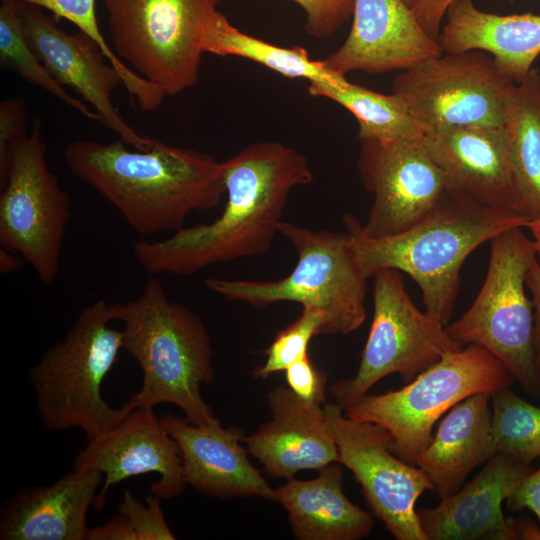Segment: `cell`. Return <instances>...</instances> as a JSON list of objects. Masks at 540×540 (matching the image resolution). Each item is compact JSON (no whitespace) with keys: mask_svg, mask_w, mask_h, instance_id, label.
Wrapping results in <instances>:
<instances>
[{"mask_svg":"<svg viewBox=\"0 0 540 540\" xmlns=\"http://www.w3.org/2000/svg\"><path fill=\"white\" fill-rule=\"evenodd\" d=\"M42 124L9 150L7 175L0 195V247L19 254L40 281L57 279L71 200L49 170Z\"/></svg>","mask_w":540,"mask_h":540,"instance_id":"10","label":"cell"},{"mask_svg":"<svg viewBox=\"0 0 540 540\" xmlns=\"http://www.w3.org/2000/svg\"><path fill=\"white\" fill-rule=\"evenodd\" d=\"M308 480L288 479L275 488L298 540H359L370 534L372 516L350 501L343 491L339 462L321 468Z\"/></svg>","mask_w":540,"mask_h":540,"instance_id":"25","label":"cell"},{"mask_svg":"<svg viewBox=\"0 0 540 540\" xmlns=\"http://www.w3.org/2000/svg\"><path fill=\"white\" fill-rule=\"evenodd\" d=\"M278 232L296 249L292 272L278 280L207 278L205 287L255 308L279 302L311 306L324 315L321 334H348L366 319L367 280L352 235L281 221Z\"/></svg>","mask_w":540,"mask_h":540,"instance_id":"5","label":"cell"},{"mask_svg":"<svg viewBox=\"0 0 540 540\" xmlns=\"http://www.w3.org/2000/svg\"><path fill=\"white\" fill-rule=\"evenodd\" d=\"M514 380L494 355L469 344L445 354L398 390L366 394L344 414L384 427L392 436L391 451L414 465L432 440L435 424L453 406L471 395L510 387Z\"/></svg>","mask_w":540,"mask_h":540,"instance_id":"7","label":"cell"},{"mask_svg":"<svg viewBox=\"0 0 540 540\" xmlns=\"http://www.w3.org/2000/svg\"><path fill=\"white\" fill-rule=\"evenodd\" d=\"M438 41L446 53H489L497 69L521 82L540 55V15H497L479 10L472 0H454L445 13Z\"/></svg>","mask_w":540,"mask_h":540,"instance_id":"23","label":"cell"},{"mask_svg":"<svg viewBox=\"0 0 540 540\" xmlns=\"http://www.w3.org/2000/svg\"><path fill=\"white\" fill-rule=\"evenodd\" d=\"M514 184L513 210L529 221L540 219V68L512 83L504 99Z\"/></svg>","mask_w":540,"mask_h":540,"instance_id":"26","label":"cell"},{"mask_svg":"<svg viewBox=\"0 0 540 540\" xmlns=\"http://www.w3.org/2000/svg\"><path fill=\"white\" fill-rule=\"evenodd\" d=\"M454 0H417L412 10L422 27L434 38L439 37L446 10Z\"/></svg>","mask_w":540,"mask_h":540,"instance_id":"38","label":"cell"},{"mask_svg":"<svg viewBox=\"0 0 540 540\" xmlns=\"http://www.w3.org/2000/svg\"><path fill=\"white\" fill-rule=\"evenodd\" d=\"M372 277L373 318L357 372L329 387L343 410L381 379L396 373L408 383L445 354L463 348L444 324L413 304L399 271L381 269Z\"/></svg>","mask_w":540,"mask_h":540,"instance_id":"11","label":"cell"},{"mask_svg":"<svg viewBox=\"0 0 540 540\" xmlns=\"http://www.w3.org/2000/svg\"><path fill=\"white\" fill-rule=\"evenodd\" d=\"M313 180L308 159L275 141L246 146L224 161L227 201L211 223L182 227L133 254L150 275L189 276L210 265L254 257L272 246L291 190Z\"/></svg>","mask_w":540,"mask_h":540,"instance_id":"1","label":"cell"},{"mask_svg":"<svg viewBox=\"0 0 540 540\" xmlns=\"http://www.w3.org/2000/svg\"><path fill=\"white\" fill-rule=\"evenodd\" d=\"M25 259L19 257L17 253L0 247V272L9 274L20 271L24 265Z\"/></svg>","mask_w":540,"mask_h":540,"instance_id":"42","label":"cell"},{"mask_svg":"<svg viewBox=\"0 0 540 540\" xmlns=\"http://www.w3.org/2000/svg\"><path fill=\"white\" fill-rule=\"evenodd\" d=\"M491 411L496 453L525 465L540 458V407L507 387L491 394Z\"/></svg>","mask_w":540,"mask_h":540,"instance_id":"30","label":"cell"},{"mask_svg":"<svg viewBox=\"0 0 540 540\" xmlns=\"http://www.w3.org/2000/svg\"><path fill=\"white\" fill-rule=\"evenodd\" d=\"M526 286L532 294L534 307V353L540 369V262L536 261L526 276Z\"/></svg>","mask_w":540,"mask_h":540,"instance_id":"40","label":"cell"},{"mask_svg":"<svg viewBox=\"0 0 540 540\" xmlns=\"http://www.w3.org/2000/svg\"><path fill=\"white\" fill-rule=\"evenodd\" d=\"M111 304L85 306L65 337L29 368L42 424L52 430L78 428L87 439L119 423L131 409L110 406L101 395L105 376L122 349V330L109 324Z\"/></svg>","mask_w":540,"mask_h":540,"instance_id":"6","label":"cell"},{"mask_svg":"<svg viewBox=\"0 0 540 540\" xmlns=\"http://www.w3.org/2000/svg\"><path fill=\"white\" fill-rule=\"evenodd\" d=\"M19 2H3L0 8V62L27 82L38 86L84 117L99 121L96 112L70 95L46 69L29 46L19 14Z\"/></svg>","mask_w":540,"mask_h":540,"instance_id":"29","label":"cell"},{"mask_svg":"<svg viewBox=\"0 0 540 540\" xmlns=\"http://www.w3.org/2000/svg\"><path fill=\"white\" fill-rule=\"evenodd\" d=\"M86 540H137L129 520L122 514L105 524L89 528Z\"/></svg>","mask_w":540,"mask_h":540,"instance_id":"39","label":"cell"},{"mask_svg":"<svg viewBox=\"0 0 540 540\" xmlns=\"http://www.w3.org/2000/svg\"><path fill=\"white\" fill-rule=\"evenodd\" d=\"M525 227H527L532 234V240L534 242L537 257L540 262V219L527 222Z\"/></svg>","mask_w":540,"mask_h":540,"instance_id":"43","label":"cell"},{"mask_svg":"<svg viewBox=\"0 0 540 540\" xmlns=\"http://www.w3.org/2000/svg\"><path fill=\"white\" fill-rule=\"evenodd\" d=\"M511 523L517 539L540 540V527L529 519H511Z\"/></svg>","mask_w":540,"mask_h":540,"instance_id":"41","label":"cell"},{"mask_svg":"<svg viewBox=\"0 0 540 540\" xmlns=\"http://www.w3.org/2000/svg\"><path fill=\"white\" fill-rule=\"evenodd\" d=\"M73 469L103 474L95 511L105 506L112 485L132 476L158 473L150 491L167 500L180 496L187 485L178 445L151 408H135L109 430L88 439Z\"/></svg>","mask_w":540,"mask_h":540,"instance_id":"16","label":"cell"},{"mask_svg":"<svg viewBox=\"0 0 540 540\" xmlns=\"http://www.w3.org/2000/svg\"><path fill=\"white\" fill-rule=\"evenodd\" d=\"M113 320L123 324L122 349L142 370V386L126 402L131 409L170 403L194 424L217 418L201 395L214 379L213 348L202 319L169 299L151 275L134 300L111 304Z\"/></svg>","mask_w":540,"mask_h":540,"instance_id":"4","label":"cell"},{"mask_svg":"<svg viewBox=\"0 0 540 540\" xmlns=\"http://www.w3.org/2000/svg\"><path fill=\"white\" fill-rule=\"evenodd\" d=\"M323 325L324 315L320 310L303 306L300 316L277 333L265 351V362L253 370V377L267 378L307 356L311 339L322 333Z\"/></svg>","mask_w":540,"mask_h":540,"instance_id":"31","label":"cell"},{"mask_svg":"<svg viewBox=\"0 0 540 540\" xmlns=\"http://www.w3.org/2000/svg\"><path fill=\"white\" fill-rule=\"evenodd\" d=\"M19 14L29 46L53 78L75 90L92 106L99 122L127 145L149 149L155 139L134 130L112 102L113 90L123 81L98 43L80 30L70 34L59 28L39 6L20 3Z\"/></svg>","mask_w":540,"mask_h":540,"instance_id":"15","label":"cell"},{"mask_svg":"<svg viewBox=\"0 0 540 540\" xmlns=\"http://www.w3.org/2000/svg\"><path fill=\"white\" fill-rule=\"evenodd\" d=\"M2 2L36 5L51 11L56 17L72 22L98 43L109 63L119 72L126 87H132L139 82V76L117 56L104 39L97 23L95 0H2Z\"/></svg>","mask_w":540,"mask_h":540,"instance_id":"32","label":"cell"},{"mask_svg":"<svg viewBox=\"0 0 540 540\" xmlns=\"http://www.w3.org/2000/svg\"><path fill=\"white\" fill-rule=\"evenodd\" d=\"M160 497L149 494L144 503L130 490L123 492L118 513L130 522L137 540H174L176 537L166 522L160 505Z\"/></svg>","mask_w":540,"mask_h":540,"instance_id":"33","label":"cell"},{"mask_svg":"<svg viewBox=\"0 0 540 540\" xmlns=\"http://www.w3.org/2000/svg\"><path fill=\"white\" fill-rule=\"evenodd\" d=\"M539 395H540V383H539Z\"/></svg>","mask_w":540,"mask_h":540,"instance_id":"45","label":"cell"},{"mask_svg":"<svg viewBox=\"0 0 540 540\" xmlns=\"http://www.w3.org/2000/svg\"><path fill=\"white\" fill-rule=\"evenodd\" d=\"M527 222L514 210L448 191L427 215L397 235L365 238L345 224L367 277L381 269L407 273L421 290L425 312L446 325L465 259L484 242Z\"/></svg>","mask_w":540,"mask_h":540,"instance_id":"3","label":"cell"},{"mask_svg":"<svg viewBox=\"0 0 540 540\" xmlns=\"http://www.w3.org/2000/svg\"><path fill=\"white\" fill-rule=\"evenodd\" d=\"M536 261L534 242L521 227L495 236L480 292L459 319L445 326L460 345H478L494 355L532 395H539L540 369L534 353V307L525 286Z\"/></svg>","mask_w":540,"mask_h":540,"instance_id":"8","label":"cell"},{"mask_svg":"<svg viewBox=\"0 0 540 540\" xmlns=\"http://www.w3.org/2000/svg\"><path fill=\"white\" fill-rule=\"evenodd\" d=\"M352 19L344 43L323 60L337 74L403 71L443 54L403 0H355Z\"/></svg>","mask_w":540,"mask_h":540,"instance_id":"17","label":"cell"},{"mask_svg":"<svg viewBox=\"0 0 540 540\" xmlns=\"http://www.w3.org/2000/svg\"><path fill=\"white\" fill-rule=\"evenodd\" d=\"M323 407L339 463L354 474L373 514L397 540H427L415 506L433 491L428 476L391 451L392 436L381 425L347 417L336 402Z\"/></svg>","mask_w":540,"mask_h":540,"instance_id":"13","label":"cell"},{"mask_svg":"<svg viewBox=\"0 0 540 540\" xmlns=\"http://www.w3.org/2000/svg\"><path fill=\"white\" fill-rule=\"evenodd\" d=\"M288 387L301 399L321 404L326 396V374L317 368L309 355L291 364L286 370Z\"/></svg>","mask_w":540,"mask_h":540,"instance_id":"36","label":"cell"},{"mask_svg":"<svg viewBox=\"0 0 540 540\" xmlns=\"http://www.w3.org/2000/svg\"><path fill=\"white\" fill-rule=\"evenodd\" d=\"M160 419L178 445L187 485L210 497H261L275 501V488L247 456L242 430L224 428L218 419L194 424L173 413Z\"/></svg>","mask_w":540,"mask_h":540,"instance_id":"18","label":"cell"},{"mask_svg":"<svg viewBox=\"0 0 540 540\" xmlns=\"http://www.w3.org/2000/svg\"><path fill=\"white\" fill-rule=\"evenodd\" d=\"M271 419L245 436L248 452L272 477L291 479L301 470L339 462L324 407L298 397L289 387L267 394Z\"/></svg>","mask_w":540,"mask_h":540,"instance_id":"19","label":"cell"},{"mask_svg":"<svg viewBox=\"0 0 540 540\" xmlns=\"http://www.w3.org/2000/svg\"><path fill=\"white\" fill-rule=\"evenodd\" d=\"M506 505L510 511L531 510L540 524V467L522 479L507 498Z\"/></svg>","mask_w":540,"mask_h":540,"instance_id":"37","label":"cell"},{"mask_svg":"<svg viewBox=\"0 0 540 540\" xmlns=\"http://www.w3.org/2000/svg\"><path fill=\"white\" fill-rule=\"evenodd\" d=\"M514 83L485 52L446 53L401 71L392 93L427 131L504 126V99Z\"/></svg>","mask_w":540,"mask_h":540,"instance_id":"12","label":"cell"},{"mask_svg":"<svg viewBox=\"0 0 540 540\" xmlns=\"http://www.w3.org/2000/svg\"><path fill=\"white\" fill-rule=\"evenodd\" d=\"M27 109L23 99H6L0 103V184H4L10 147L26 136Z\"/></svg>","mask_w":540,"mask_h":540,"instance_id":"35","label":"cell"},{"mask_svg":"<svg viewBox=\"0 0 540 540\" xmlns=\"http://www.w3.org/2000/svg\"><path fill=\"white\" fill-rule=\"evenodd\" d=\"M491 394L477 393L453 406L438 424L414 465L430 479L440 499L459 490L467 476L496 454Z\"/></svg>","mask_w":540,"mask_h":540,"instance_id":"24","label":"cell"},{"mask_svg":"<svg viewBox=\"0 0 540 540\" xmlns=\"http://www.w3.org/2000/svg\"><path fill=\"white\" fill-rule=\"evenodd\" d=\"M411 9L413 8V6L415 5V3L417 2V0H403Z\"/></svg>","mask_w":540,"mask_h":540,"instance_id":"44","label":"cell"},{"mask_svg":"<svg viewBox=\"0 0 540 540\" xmlns=\"http://www.w3.org/2000/svg\"><path fill=\"white\" fill-rule=\"evenodd\" d=\"M532 470L530 465L496 453L455 493L435 507L417 510L427 540L517 539L502 505Z\"/></svg>","mask_w":540,"mask_h":540,"instance_id":"21","label":"cell"},{"mask_svg":"<svg viewBox=\"0 0 540 540\" xmlns=\"http://www.w3.org/2000/svg\"><path fill=\"white\" fill-rule=\"evenodd\" d=\"M420 141L444 173L448 191L513 210V174L504 126L439 128L427 131Z\"/></svg>","mask_w":540,"mask_h":540,"instance_id":"20","label":"cell"},{"mask_svg":"<svg viewBox=\"0 0 540 540\" xmlns=\"http://www.w3.org/2000/svg\"><path fill=\"white\" fill-rule=\"evenodd\" d=\"M104 476L73 469L46 486L24 487L0 511L1 540H86V519Z\"/></svg>","mask_w":540,"mask_h":540,"instance_id":"22","label":"cell"},{"mask_svg":"<svg viewBox=\"0 0 540 540\" xmlns=\"http://www.w3.org/2000/svg\"><path fill=\"white\" fill-rule=\"evenodd\" d=\"M360 139L358 171L373 204L365 224L345 221L365 238L402 233L427 215L448 192L442 170L421 141Z\"/></svg>","mask_w":540,"mask_h":540,"instance_id":"14","label":"cell"},{"mask_svg":"<svg viewBox=\"0 0 540 540\" xmlns=\"http://www.w3.org/2000/svg\"><path fill=\"white\" fill-rule=\"evenodd\" d=\"M216 3L221 0H214ZM306 13V32L319 39L332 37L352 16L355 0H292Z\"/></svg>","mask_w":540,"mask_h":540,"instance_id":"34","label":"cell"},{"mask_svg":"<svg viewBox=\"0 0 540 540\" xmlns=\"http://www.w3.org/2000/svg\"><path fill=\"white\" fill-rule=\"evenodd\" d=\"M314 97L332 100L347 109L358 122L359 139H421L426 130L395 94H381L346 77L336 82H309Z\"/></svg>","mask_w":540,"mask_h":540,"instance_id":"27","label":"cell"},{"mask_svg":"<svg viewBox=\"0 0 540 540\" xmlns=\"http://www.w3.org/2000/svg\"><path fill=\"white\" fill-rule=\"evenodd\" d=\"M203 51L245 58L292 79L336 82L345 77L327 68L323 60L311 59L302 47H279L240 31L219 11L204 37Z\"/></svg>","mask_w":540,"mask_h":540,"instance_id":"28","label":"cell"},{"mask_svg":"<svg viewBox=\"0 0 540 540\" xmlns=\"http://www.w3.org/2000/svg\"><path fill=\"white\" fill-rule=\"evenodd\" d=\"M117 140H76L64 150L71 173L95 189L139 235L184 227L188 215L216 207L226 193L224 162L155 140L130 150Z\"/></svg>","mask_w":540,"mask_h":540,"instance_id":"2","label":"cell"},{"mask_svg":"<svg viewBox=\"0 0 540 540\" xmlns=\"http://www.w3.org/2000/svg\"><path fill=\"white\" fill-rule=\"evenodd\" d=\"M114 51L138 75L175 96L199 77L214 0H104Z\"/></svg>","mask_w":540,"mask_h":540,"instance_id":"9","label":"cell"}]
</instances>
